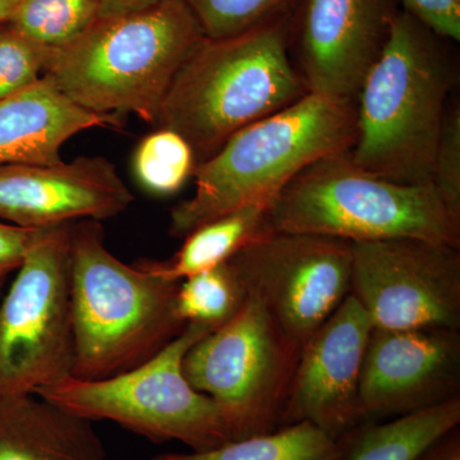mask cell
<instances>
[{
  "instance_id": "cell-1",
  "label": "cell",
  "mask_w": 460,
  "mask_h": 460,
  "mask_svg": "<svg viewBox=\"0 0 460 460\" xmlns=\"http://www.w3.org/2000/svg\"><path fill=\"white\" fill-rule=\"evenodd\" d=\"M441 38L399 11L356 99L354 164L401 184H431L454 71Z\"/></svg>"
},
{
  "instance_id": "cell-2",
  "label": "cell",
  "mask_w": 460,
  "mask_h": 460,
  "mask_svg": "<svg viewBox=\"0 0 460 460\" xmlns=\"http://www.w3.org/2000/svg\"><path fill=\"white\" fill-rule=\"evenodd\" d=\"M205 38L184 0L98 18L51 50L44 75L78 107L155 124L175 75Z\"/></svg>"
},
{
  "instance_id": "cell-3",
  "label": "cell",
  "mask_w": 460,
  "mask_h": 460,
  "mask_svg": "<svg viewBox=\"0 0 460 460\" xmlns=\"http://www.w3.org/2000/svg\"><path fill=\"white\" fill-rule=\"evenodd\" d=\"M288 18L229 38H204L181 66L155 126L189 142L198 164L244 127L307 95L288 49Z\"/></svg>"
},
{
  "instance_id": "cell-4",
  "label": "cell",
  "mask_w": 460,
  "mask_h": 460,
  "mask_svg": "<svg viewBox=\"0 0 460 460\" xmlns=\"http://www.w3.org/2000/svg\"><path fill=\"white\" fill-rule=\"evenodd\" d=\"M356 133V102L313 93L244 127L196 165L195 193L172 208V235L186 237L244 206L270 205L308 165L349 151Z\"/></svg>"
},
{
  "instance_id": "cell-5",
  "label": "cell",
  "mask_w": 460,
  "mask_h": 460,
  "mask_svg": "<svg viewBox=\"0 0 460 460\" xmlns=\"http://www.w3.org/2000/svg\"><path fill=\"white\" fill-rule=\"evenodd\" d=\"M178 284L117 259L95 220L72 223V376L122 374L177 338L186 328L175 314Z\"/></svg>"
},
{
  "instance_id": "cell-6",
  "label": "cell",
  "mask_w": 460,
  "mask_h": 460,
  "mask_svg": "<svg viewBox=\"0 0 460 460\" xmlns=\"http://www.w3.org/2000/svg\"><path fill=\"white\" fill-rule=\"evenodd\" d=\"M268 226L352 243L411 238L460 247V222L432 184L375 177L349 151L321 157L293 178L269 206Z\"/></svg>"
},
{
  "instance_id": "cell-7",
  "label": "cell",
  "mask_w": 460,
  "mask_h": 460,
  "mask_svg": "<svg viewBox=\"0 0 460 460\" xmlns=\"http://www.w3.org/2000/svg\"><path fill=\"white\" fill-rule=\"evenodd\" d=\"M210 330L187 323L159 353L131 370L100 380L69 377L35 395L75 416L111 420L155 444L180 441L202 453L230 443L219 405L183 372L187 352Z\"/></svg>"
},
{
  "instance_id": "cell-8",
  "label": "cell",
  "mask_w": 460,
  "mask_h": 460,
  "mask_svg": "<svg viewBox=\"0 0 460 460\" xmlns=\"http://www.w3.org/2000/svg\"><path fill=\"white\" fill-rule=\"evenodd\" d=\"M71 226L40 230L0 302V396L35 395L74 375Z\"/></svg>"
},
{
  "instance_id": "cell-9",
  "label": "cell",
  "mask_w": 460,
  "mask_h": 460,
  "mask_svg": "<svg viewBox=\"0 0 460 460\" xmlns=\"http://www.w3.org/2000/svg\"><path fill=\"white\" fill-rule=\"evenodd\" d=\"M301 345L248 293L239 313L187 352L190 385L222 411L232 441L280 428Z\"/></svg>"
},
{
  "instance_id": "cell-10",
  "label": "cell",
  "mask_w": 460,
  "mask_h": 460,
  "mask_svg": "<svg viewBox=\"0 0 460 460\" xmlns=\"http://www.w3.org/2000/svg\"><path fill=\"white\" fill-rule=\"evenodd\" d=\"M352 242L269 230L229 262L288 338L302 345L350 293Z\"/></svg>"
},
{
  "instance_id": "cell-11",
  "label": "cell",
  "mask_w": 460,
  "mask_h": 460,
  "mask_svg": "<svg viewBox=\"0 0 460 460\" xmlns=\"http://www.w3.org/2000/svg\"><path fill=\"white\" fill-rule=\"evenodd\" d=\"M350 295L375 329L460 328L459 248L420 239L352 243Z\"/></svg>"
},
{
  "instance_id": "cell-12",
  "label": "cell",
  "mask_w": 460,
  "mask_h": 460,
  "mask_svg": "<svg viewBox=\"0 0 460 460\" xmlns=\"http://www.w3.org/2000/svg\"><path fill=\"white\" fill-rule=\"evenodd\" d=\"M401 9L399 0H298L288 49L308 93L356 102Z\"/></svg>"
},
{
  "instance_id": "cell-13",
  "label": "cell",
  "mask_w": 460,
  "mask_h": 460,
  "mask_svg": "<svg viewBox=\"0 0 460 460\" xmlns=\"http://www.w3.org/2000/svg\"><path fill=\"white\" fill-rule=\"evenodd\" d=\"M374 323L352 295L301 345L280 428L311 422L341 438L362 426L359 385Z\"/></svg>"
},
{
  "instance_id": "cell-14",
  "label": "cell",
  "mask_w": 460,
  "mask_h": 460,
  "mask_svg": "<svg viewBox=\"0 0 460 460\" xmlns=\"http://www.w3.org/2000/svg\"><path fill=\"white\" fill-rule=\"evenodd\" d=\"M459 330L374 329L359 398L366 419H396L459 395Z\"/></svg>"
},
{
  "instance_id": "cell-15",
  "label": "cell",
  "mask_w": 460,
  "mask_h": 460,
  "mask_svg": "<svg viewBox=\"0 0 460 460\" xmlns=\"http://www.w3.org/2000/svg\"><path fill=\"white\" fill-rule=\"evenodd\" d=\"M133 199L117 166L102 156L0 166V220L21 228L111 219Z\"/></svg>"
},
{
  "instance_id": "cell-16",
  "label": "cell",
  "mask_w": 460,
  "mask_h": 460,
  "mask_svg": "<svg viewBox=\"0 0 460 460\" xmlns=\"http://www.w3.org/2000/svg\"><path fill=\"white\" fill-rule=\"evenodd\" d=\"M122 115L78 107L42 75L0 102V166L56 164L66 141L86 129L118 127Z\"/></svg>"
},
{
  "instance_id": "cell-17",
  "label": "cell",
  "mask_w": 460,
  "mask_h": 460,
  "mask_svg": "<svg viewBox=\"0 0 460 460\" xmlns=\"http://www.w3.org/2000/svg\"><path fill=\"white\" fill-rule=\"evenodd\" d=\"M91 420L39 395L0 396V460H105Z\"/></svg>"
},
{
  "instance_id": "cell-18",
  "label": "cell",
  "mask_w": 460,
  "mask_h": 460,
  "mask_svg": "<svg viewBox=\"0 0 460 460\" xmlns=\"http://www.w3.org/2000/svg\"><path fill=\"white\" fill-rule=\"evenodd\" d=\"M270 205H250L199 226L184 237L180 251L165 261L144 260L146 270L172 283L211 270L228 262L242 248L271 230L268 226Z\"/></svg>"
},
{
  "instance_id": "cell-19",
  "label": "cell",
  "mask_w": 460,
  "mask_h": 460,
  "mask_svg": "<svg viewBox=\"0 0 460 460\" xmlns=\"http://www.w3.org/2000/svg\"><path fill=\"white\" fill-rule=\"evenodd\" d=\"M460 423V396L385 423L359 426L345 436V460H416Z\"/></svg>"
},
{
  "instance_id": "cell-20",
  "label": "cell",
  "mask_w": 460,
  "mask_h": 460,
  "mask_svg": "<svg viewBox=\"0 0 460 460\" xmlns=\"http://www.w3.org/2000/svg\"><path fill=\"white\" fill-rule=\"evenodd\" d=\"M347 443L311 422L292 423L202 453H164L153 460H345Z\"/></svg>"
},
{
  "instance_id": "cell-21",
  "label": "cell",
  "mask_w": 460,
  "mask_h": 460,
  "mask_svg": "<svg viewBox=\"0 0 460 460\" xmlns=\"http://www.w3.org/2000/svg\"><path fill=\"white\" fill-rule=\"evenodd\" d=\"M247 296L246 286L228 261L181 280L175 314L186 325L195 323L214 332L239 313Z\"/></svg>"
},
{
  "instance_id": "cell-22",
  "label": "cell",
  "mask_w": 460,
  "mask_h": 460,
  "mask_svg": "<svg viewBox=\"0 0 460 460\" xmlns=\"http://www.w3.org/2000/svg\"><path fill=\"white\" fill-rule=\"evenodd\" d=\"M99 17V0H16L5 26L48 50L66 47Z\"/></svg>"
},
{
  "instance_id": "cell-23",
  "label": "cell",
  "mask_w": 460,
  "mask_h": 460,
  "mask_svg": "<svg viewBox=\"0 0 460 460\" xmlns=\"http://www.w3.org/2000/svg\"><path fill=\"white\" fill-rule=\"evenodd\" d=\"M196 157L177 132L157 128L136 148L133 171L138 183L157 196L174 195L195 172Z\"/></svg>"
},
{
  "instance_id": "cell-24",
  "label": "cell",
  "mask_w": 460,
  "mask_h": 460,
  "mask_svg": "<svg viewBox=\"0 0 460 460\" xmlns=\"http://www.w3.org/2000/svg\"><path fill=\"white\" fill-rule=\"evenodd\" d=\"M205 38L239 35L284 20L298 0H184Z\"/></svg>"
},
{
  "instance_id": "cell-25",
  "label": "cell",
  "mask_w": 460,
  "mask_h": 460,
  "mask_svg": "<svg viewBox=\"0 0 460 460\" xmlns=\"http://www.w3.org/2000/svg\"><path fill=\"white\" fill-rule=\"evenodd\" d=\"M50 51L9 26L0 27V102L40 80Z\"/></svg>"
},
{
  "instance_id": "cell-26",
  "label": "cell",
  "mask_w": 460,
  "mask_h": 460,
  "mask_svg": "<svg viewBox=\"0 0 460 460\" xmlns=\"http://www.w3.org/2000/svg\"><path fill=\"white\" fill-rule=\"evenodd\" d=\"M432 186L447 210L460 222V109H447L432 172Z\"/></svg>"
},
{
  "instance_id": "cell-27",
  "label": "cell",
  "mask_w": 460,
  "mask_h": 460,
  "mask_svg": "<svg viewBox=\"0 0 460 460\" xmlns=\"http://www.w3.org/2000/svg\"><path fill=\"white\" fill-rule=\"evenodd\" d=\"M402 11L441 38L460 40V0H399Z\"/></svg>"
},
{
  "instance_id": "cell-28",
  "label": "cell",
  "mask_w": 460,
  "mask_h": 460,
  "mask_svg": "<svg viewBox=\"0 0 460 460\" xmlns=\"http://www.w3.org/2000/svg\"><path fill=\"white\" fill-rule=\"evenodd\" d=\"M40 230L0 222V277L17 270Z\"/></svg>"
},
{
  "instance_id": "cell-29",
  "label": "cell",
  "mask_w": 460,
  "mask_h": 460,
  "mask_svg": "<svg viewBox=\"0 0 460 460\" xmlns=\"http://www.w3.org/2000/svg\"><path fill=\"white\" fill-rule=\"evenodd\" d=\"M416 460H460V432L456 428L438 438Z\"/></svg>"
},
{
  "instance_id": "cell-30",
  "label": "cell",
  "mask_w": 460,
  "mask_h": 460,
  "mask_svg": "<svg viewBox=\"0 0 460 460\" xmlns=\"http://www.w3.org/2000/svg\"><path fill=\"white\" fill-rule=\"evenodd\" d=\"M163 2H165V0H99L98 18L129 13V12L153 7V5Z\"/></svg>"
},
{
  "instance_id": "cell-31",
  "label": "cell",
  "mask_w": 460,
  "mask_h": 460,
  "mask_svg": "<svg viewBox=\"0 0 460 460\" xmlns=\"http://www.w3.org/2000/svg\"><path fill=\"white\" fill-rule=\"evenodd\" d=\"M14 2H16V0H0V27L7 22Z\"/></svg>"
},
{
  "instance_id": "cell-32",
  "label": "cell",
  "mask_w": 460,
  "mask_h": 460,
  "mask_svg": "<svg viewBox=\"0 0 460 460\" xmlns=\"http://www.w3.org/2000/svg\"><path fill=\"white\" fill-rule=\"evenodd\" d=\"M5 277H0V292H2L3 284H4Z\"/></svg>"
}]
</instances>
